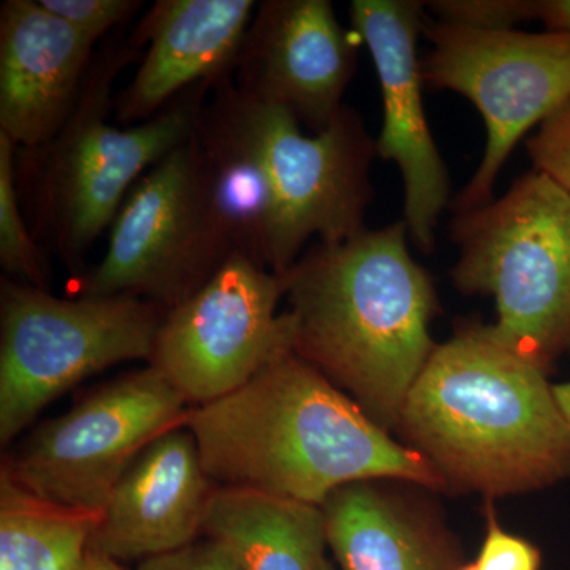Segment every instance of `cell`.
Here are the masks:
<instances>
[{"mask_svg": "<svg viewBox=\"0 0 570 570\" xmlns=\"http://www.w3.org/2000/svg\"><path fill=\"white\" fill-rule=\"evenodd\" d=\"M184 428L206 474L223 489L318 508L336 490L366 480L449 490L425 456L390 436L294 352L230 395L190 409Z\"/></svg>", "mask_w": 570, "mask_h": 570, "instance_id": "obj_1", "label": "cell"}, {"mask_svg": "<svg viewBox=\"0 0 570 570\" xmlns=\"http://www.w3.org/2000/svg\"><path fill=\"white\" fill-rule=\"evenodd\" d=\"M397 430L449 490L517 497L570 478V430L549 373L491 325H461L438 344Z\"/></svg>", "mask_w": 570, "mask_h": 570, "instance_id": "obj_2", "label": "cell"}, {"mask_svg": "<svg viewBox=\"0 0 570 570\" xmlns=\"http://www.w3.org/2000/svg\"><path fill=\"white\" fill-rule=\"evenodd\" d=\"M404 220L336 245L316 242L285 273L294 354L374 422L397 430L409 392L438 344L431 277L412 258Z\"/></svg>", "mask_w": 570, "mask_h": 570, "instance_id": "obj_3", "label": "cell"}, {"mask_svg": "<svg viewBox=\"0 0 570 570\" xmlns=\"http://www.w3.org/2000/svg\"><path fill=\"white\" fill-rule=\"evenodd\" d=\"M138 51L130 37L100 48L61 130L37 148L18 149L14 160L33 239L73 273L115 223L138 176L189 140L213 88L194 86L148 121L118 129L107 122L115 110L112 86Z\"/></svg>", "mask_w": 570, "mask_h": 570, "instance_id": "obj_4", "label": "cell"}, {"mask_svg": "<svg viewBox=\"0 0 570 570\" xmlns=\"http://www.w3.org/2000/svg\"><path fill=\"white\" fill-rule=\"evenodd\" d=\"M202 115L254 157L272 190L269 272L285 275L313 236L336 245L366 230L377 149L354 108L344 105L325 130L305 135L291 111L239 91L230 75L213 86Z\"/></svg>", "mask_w": 570, "mask_h": 570, "instance_id": "obj_5", "label": "cell"}, {"mask_svg": "<svg viewBox=\"0 0 570 570\" xmlns=\"http://www.w3.org/2000/svg\"><path fill=\"white\" fill-rule=\"evenodd\" d=\"M452 281L497 302L499 340L549 373L570 352V197L549 176H520L504 197L455 214Z\"/></svg>", "mask_w": 570, "mask_h": 570, "instance_id": "obj_6", "label": "cell"}, {"mask_svg": "<svg viewBox=\"0 0 570 570\" xmlns=\"http://www.w3.org/2000/svg\"><path fill=\"white\" fill-rule=\"evenodd\" d=\"M168 309L132 295L58 298L2 279L0 442L10 444L75 385L130 360H151Z\"/></svg>", "mask_w": 570, "mask_h": 570, "instance_id": "obj_7", "label": "cell"}, {"mask_svg": "<svg viewBox=\"0 0 570 570\" xmlns=\"http://www.w3.org/2000/svg\"><path fill=\"white\" fill-rule=\"evenodd\" d=\"M234 254L194 130L135 184L111 225L107 253L81 276L78 295H132L170 311Z\"/></svg>", "mask_w": 570, "mask_h": 570, "instance_id": "obj_8", "label": "cell"}, {"mask_svg": "<svg viewBox=\"0 0 570 570\" xmlns=\"http://www.w3.org/2000/svg\"><path fill=\"white\" fill-rule=\"evenodd\" d=\"M189 411L149 365L37 428L2 472L41 501L99 517L142 450L183 428Z\"/></svg>", "mask_w": 570, "mask_h": 570, "instance_id": "obj_9", "label": "cell"}, {"mask_svg": "<svg viewBox=\"0 0 570 570\" xmlns=\"http://www.w3.org/2000/svg\"><path fill=\"white\" fill-rule=\"evenodd\" d=\"M431 51L423 82L466 97L482 115L487 145L455 214L493 200V187L510 153L528 130L570 100V31H483L426 20Z\"/></svg>", "mask_w": 570, "mask_h": 570, "instance_id": "obj_10", "label": "cell"}, {"mask_svg": "<svg viewBox=\"0 0 570 570\" xmlns=\"http://www.w3.org/2000/svg\"><path fill=\"white\" fill-rule=\"evenodd\" d=\"M285 288L284 276L232 255L197 294L168 311L149 363L187 404L230 395L294 352V317L277 313Z\"/></svg>", "mask_w": 570, "mask_h": 570, "instance_id": "obj_11", "label": "cell"}, {"mask_svg": "<svg viewBox=\"0 0 570 570\" xmlns=\"http://www.w3.org/2000/svg\"><path fill=\"white\" fill-rule=\"evenodd\" d=\"M425 2L354 0L351 20L366 45L382 89L384 124L377 156L400 168L404 184V224L415 247L434 249V228L450 200L442 160L422 100V61L417 40L425 26Z\"/></svg>", "mask_w": 570, "mask_h": 570, "instance_id": "obj_12", "label": "cell"}, {"mask_svg": "<svg viewBox=\"0 0 570 570\" xmlns=\"http://www.w3.org/2000/svg\"><path fill=\"white\" fill-rule=\"evenodd\" d=\"M360 39L328 0H265L255 10L235 63L239 91L292 112L313 134L343 110Z\"/></svg>", "mask_w": 570, "mask_h": 570, "instance_id": "obj_13", "label": "cell"}, {"mask_svg": "<svg viewBox=\"0 0 570 570\" xmlns=\"http://www.w3.org/2000/svg\"><path fill=\"white\" fill-rule=\"evenodd\" d=\"M213 483L189 431L157 438L119 480L88 549L116 561H145L190 546L205 531Z\"/></svg>", "mask_w": 570, "mask_h": 570, "instance_id": "obj_14", "label": "cell"}, {"mask_svg": "<svg viewBox=\"0 0 570 570\" xmlns=\"http://www.w3.org/2000/svg\"><path fill=\"white\" fill-rule=\"evenodd\" d=\"M254 0H159L130 40L148 47L132 82L115 100L116 121L146 122L198 85L235 70Z\"/></svg>", "mask_w": 570, "mask_h": 570, "instance_id": "obj_15", "label": "cell"}, {"mask_svg": "<svg viewBox=\"0 0 570 570\" xmlns=\"http://www.w3.org/2000/svg\"><path fill=\"white\" fill-rule=\"evenodd\" d=\"M96 41L39 0L0 7V132L18 149L51 140L69 118Z\"/></svg>", "mask_w": 570, "mask_h": 570, "instance_id": "obj_16", "label": "cell"}, {"mask_svg": "<svg viewBox=\"0 0 570 570\" xmlns=\"http://www.w3.org/2000/svg\"><path fill=\"white\" fill-rule=\"evenodd\" d=\"M404 482L366 480L322 505L326 543L341 570H459L463 554L428 499Z\"/></svg>", "mask_w": 570, "mask_h": 570, "instance_id": "obj_17", "label": "cell"}, {"mask_svg": "<svg viewBox=\"0 0 570 570\" xmlns=\"http://www.w3.org/2000/svg\"><path fill=\"white\" fill-rule=\"evenodd\" d=\"M204 532L224 542L243 570H321L326 561L324 512L305 502L220 487Z\"/></svg>", "mask_w": 570, "mask_h": 570, "instance_id": "obj_18", "label": "cell"}, {"mask_svg": "<svg viewBox=\"0 0 570 570\" xmlns=\"http://www.w3.org/2000/svg\"><path fill=\"white\" fill-rule=\"evenodd\" d=\"M99 517L41 501L0 475V570H77Z\"/></svg>", "mask_w": 570, "mask_h": 570, "instance_id": "obj_19", "label": "cell"}, {"mask_svg": "<svg viewBox=\"0 0 570 570\" xmlns=\"http://www.w3.org/2000/svg\"><path fill=\"white\" fill-rule=\"evenodd\" d=\"M17 149L0 132V265L7 275L17 276L22 284L47 291L45 253L33 239L18 195Z\"/></svg>", "mask_w": 570, "mask_h": 570, "instance_id": "obj_20", "label": "cell"}, {"mask_svg": "<svg viewBox=\"0 0 570 570\" xmlns=\"http://www.w3.org/2000/svg\"><path fill=\"white\" fill-rule=\"evenodd\" d=\"M547 0H434V20L483 31H512L523 21H543Z\"/></svg>", "mask_w": 570, "mask_h": 570, "instance_id": "obj_21", "label": "cell"}, {"mask_svg": "<svg viewBox=\"0 0 570 570\" xmlns=\"http://www.w3.org/2000/svg\"><path fill=\"white\" fill-rule=\"evenodd\" d=\"M527 151L534 170L570 197V100L539 124L538 132L528 138Z\"/></svg>", "mask_w": 570, "mask_h": 570, "instance_id": "obj_22", "label": "cell"}, {"mask_svg": "<svg viewBox=\"0 0 570 570\" xmlns=\"http://www.w3.org/2000/svg\"><path fill=\"white\" fill-rule=\"evenodd\" d=\"M45 10L96 41L141 9L137 0H39Z\"/></svg>", "mask_w": 570, "mask_h": 570, "instance_id": "obj_23", "label": "cell"}, {"mask_svg": "<svg viewBox=\"0 0 570 570\" xmlns=\"http://www.w3.org/2000/svg\"><path fill=\"white\" fill-rule=\"evenodd\" d=\"M474 564L478 570H540L542 553L530 540L505 531L489 508L485 538Z\"/></svg>", "mask_w": 570, "mask_h": 570, "instance_id": "obj_24", "label": "cell"}, {"mask_svg": "<svg viewBox=\"0 0 570 570\" xmlns=\"http://www.w3.org/2000/svg\"><path fill=\"white\" fill-rule=\"evenodd\" d=\"M138 570H243L232 550L220 540L194 542L171 553L149 558Z\"/></svg>", "mask_w": 570, "mask_h": 570, "instance_id": "obj_25", "label": "cell"}, {"mask_svg": "<svg viewBox=\"0 0 570 570\" xmlns=\"http://www.w3.org/2000/svg\"><path fill=\"white\" fill-rule=\"evenodd\" d=\"M77 570H124L119 566V561L112 560L110 557L99 553V551H86L85 558L78 566Z\"/></svg>", "mask_w": 570, "mask_h": 570, "instance_id": "obj_26", "label": "cell"}, {"mask_svg": "<svg viewBox=\"0 0 570 570\" xmlns=\"http://www.w3.org/2000/svg\"><path fill=\"white\" fill-rule=\"evenodd\" d=\"M553 390L558 406L561 409L562 417H564L570 430V381L562 382V384H554Z\"/></svg>", "mask_w": 570, "mask_h": 570, "instance_id": "obj_27", "label": "cell"}, {"mask_svg": "<svg viewBox=\"0 0 570 570\" xmlns=\"http://www.w3.org/2000/svg\"><path fill=\"white\" fill-rule=\"evenodd\" d=\"M459 570H478V568H475L474 562H464Z\"/></svg>", "mask_w": 570, "mask_h": 570, "instance_id": "obj_28", "label": "cell"}, {"mask_svg": "<svg viewBox=\"0 0 570 570\" xmlns=\"http://www.w3.org/2000/svg\"><path fill=\"white\" fill-rule=\"evenodd\" d=\"M321 570H335V569H333V566H332V564H330V561H328V560H326V561L324 562V566H322V569H321Z\"/></svg>", "mask_w": 570, "mask_h": 570, "instance_id": "obj_29", "label": "cell"}]
</instances>
